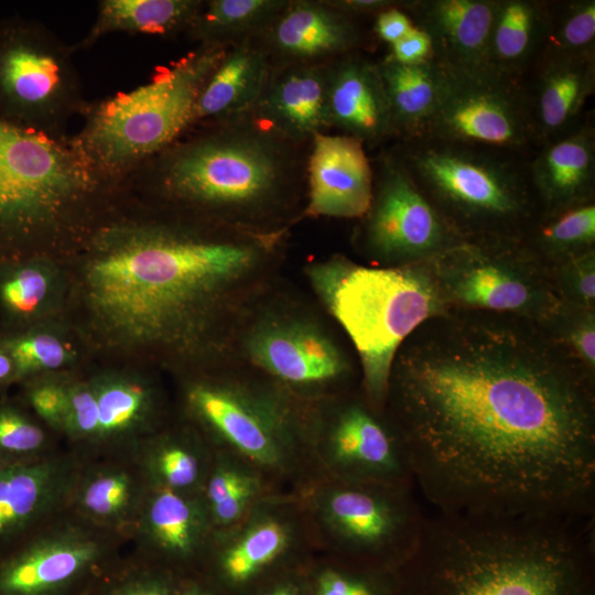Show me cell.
Returning <instances> with one entry per match:
<instances>
[{"mask_svg": "<svg viewBox=\"0 0 595 595\" xmlns=\"http://www.w3.org/2000/svg\"><path fill=\"white\" fill-rule=\"evenodd\" d=\"M145 523L155 548L172 562L183 563L197 554L204 518L182 491L161 486L150 499Z\"/></svg>", "mask_w": 595, "mask_h": 595, "instance_id": "4dcf8cb0", "label": "cell"}, {"mask_svg": "<svg viewBox=\"0 0 595 595\" xmlns=\"http://www.w3.org/2000/svg\"><path fill=\"white\" fill-rule=\"evenodd\" d=\"M60 483L58 466L48 461L0 469V537L21 528L44 510Z\"/></svg>", "mask_w": 595, "mask_h": 595, "instance_id": "1f68e13d", "label": "cell"}, {"mask_svg": "<svg viewBox=\"0 0 595 595\" xmlns=\"http://www.w3.org/2000/svg\"><path fill=\"white\" fill-rule=\"evenodd\" d=\"M326 106L329 127L359 140L366 148L397 140L377 62L361 52L326 65Z\"/></svg>", "mask_w": 595, "mask_h": 595, "instance_id": "44dd1931", "label": "cell"}, {"mask_svg": "<svg viewBox=\"0 0 595 595\" xmlns=\"http://www.w3.org/2000/svg\"><path fill=\"white\" fill-rule=\"evenodd\" d=\"M306 216L363 218L372 199L374 171L366 147L346 134L317 133L306 163Z\"/></svg>", "mask_w": 595, "mask_h": 595, "instance_id": "d6986e66", "label": "cell"}, {"mask_svg": "<svg viewBox=\"0 0 595 595\" xmlns=\"http://www.w3.org/2000/svg\"><path fill=\"white\" fill-rule=\"evenodd\" d=\"M99 410L98 434H111L131 426L143 413L147 393L134 383L115 382L96 391Z\"/></svg>", "mask_w": 595, "mask_h": 595, "instance_id": "f35d334b", "label": "cell"}, {"mask_svg": "<svg viewBox=\"0 0 595 595\" xmlns=\"http://www.w3.org/2000/svg\"><path fill=\"white\" fill-rule=\"evenodd\" d=\"M74 46L42 23L0 19V119L51 134L87 107Z\"/></svg>", "mask_w": 595, "mask_h": 595, "instance_id": "8fae6325", "label": "cell"}, {"mask_svg": "<svg viewBox=\"0 0 595 595\" xmlns=\"http://www.w3.org/2000/svg\"><path fill=\"white\" fill-rule=\"evenodd\" d=\"M235 526L237 529L215 555L208 583L218 593L241 595L288 567L298 528L289 511L280 507L256 508Z\"/></svg>", "mask_w": 595, "mask_h": 595, "instance_id": "ffe728a7", "label": "cell"}, {"mask_svg": "<svg viewBox=\"0 0 595 595\" xmlns=\"http://www.w3.org/2000/svg\"><path fill=\"white\" fill-rule=\"evenodd\" d=\"M413 26L411 19L400 7H392L375 17L374 31L379 40L391 46Z\"/></svg>", "mask_w": 595, "mask_h": 595, "instance_id": "f907efd6", "label": "cell"}, {"mask_svg": "<svg viewBox=\"0 0 595 595\" xmlns=\"http://www.w3.org/2000/svg\"><path fill=\"white\" fill-rule=\"evenodd\" d=\"M132 482L123 472H108L88 482L82 494V504L97 518L118 516L128 506Z\"/></svg>", "mask_w": 595, "mask_h": 595, "instance_id": "60d3db41", "label": "cell"}, {"mask_svg": "<svg viewBox=\"0 0 595 595\" xmlns=\"http://www.w3.org/2000/svg\"><path fill=\"white\" fill-rule=\"evenodd\" d=\"M241 595H310L307 570L284 567L261 580Z\"/></svg>", "mask_w": 595, "mask_h": 595, "instance_id": "bcb514c9", "label": "cell"}, {"mask_svg": "<svg viewBox=\"0 0 595 595\" xmlns=\"http://www.w3.org/2000/svg\"><path fill=\"white\" fill-rule=\"evenodd\" d=\"M271 73L269 55L257 37L228 46L198 97L194 126L249 113Z\"/></svg>", "mask_w": 595, "mask_h": 595, "instance_id": "484cf974", "label": "cell"}, {"mask_svg": "<svg viewBox=\"0 0 595 595\" xmlns=\"http://www.w3.org/2000/svg\"><path fill=\"white\" fill-rule=\"evenodd\" d=\"M194 412L253 466L281 469L291 458L292 422L273 400L238 385L199 383L188 392Z\"/></svg>", "mask_w": 595, "mask_h": 595, "instance_id": "5bb4252c", "label": "cell"}, {"mask_svg": "<svg viewBox=\"0 0 595 595\" xmlns=\"http://www.w3.org/2000/svg\"><path fill=\"white\" fill-rule=\"evenodd\" d=\"M9 353L15 377L61 367L67 358L65 346L44 333H17L0 339Z\"/></svg>", "mask_w": 595, "mask_h": 595, "instance_id": "74e56055", "label": "cell"}, {"mask_svg": "<svg viewBox=\"0 0 595 595\" xmlns=\"http://www.w3.org/2000/svg\"><path fill=\"white\" fill-rule=\"evenodd\" d=\"M569 344L578 363L591 374L595 367V320L588 312L571 329Z\"/></svg>", "mask_w": 595, "mask_h": 595, "instance_id": "c3c4849f", "label": "cell"}, {"mask_svg": "<svg viewBox=\"0 0 595 595\" xmlns=\"http://www.w3.org/2000/svg\"><path fill=\"white\" fill-rule=\"evenodd\" d=\"M414 488L331 478L314 499V510L336 560L399 572L418 549L426 521Z\"/></svg>", "mask_w": 595, "mask_h": 595, "instance_id": "30bf717a", "label": "cell"}, {"mask_svg": "<svg viewBox=\"0 0 595 595\" xmlns=\"http://www.w3.org/2000/svg\"><path fill=\"white\" fill-rule=\"evenodd\" d=\"M12 377H15L13 361L9 353L0 343V383L7 381Z\"/></svg>", "mask_w": 595, "mask_h": 595, "instance_id": "f5cc1de1", "label": "cell"}, {"mask_svg": "<svg viewBox=\"0 0 595 595\" xmlns=\"http://www.w3.org/2000/svg\"><path fill=\"white\" fill-rule=\"evenodd\" d=\"M259 489L258 477L251 470L236 463L218 465L206 485L212 522L223 528L238 523L253 507Z\"/></svg>", "mask_w": 595, "mask_h": 595, "instance_id": "d590c367", "label": "cell"}, {"mask_svg": "<svg viewBox=\"0 0 595 595\" xmlns=\"http://www.w3.org/2000/svg\"><path fill=\"white\" fill-rule=\"evenodd\" d=\"M44 269L36 258L0 267V310L11 326H24L45 302L50 279Z\"/></svg>", "mask_w": 595, "mask_h": 595, "instance_id": "e575fe53", "label": "cell"}, {"mask_svg": "<svg viewBox=\"0 0 595 595\" xmlns=\"http://www.w3.org/2000/svg\"><path fill=\"white\" fill-rule=\"evenodd\" d=\"M306 273L354 344L369 404L381 411L399 348L424 322L450 311L426 260L371 268L333 256Z\"/></svg>", "mask_w": 595, "mask_h": 595, "instance_id": "8992f818", "label": "cell"}, {"mask_svg": "<svg viewBox=\"0 0 595 595\" xmlns=\"http://www.w3.org/2000/svg\"><path fill=\"white\" fill-rule=\"evenodd\" d=\"M311 143H298L250 113L192 127L125 184L206 219L262 230L306 182Z\"/></svg>", "mask_w": 595, "mask_h": 595, "instance_id": "277c9868", "label": "cell"}, {"mask_svg": "<svg viewBox=\"0 0 595 595\" xmlns=\"http://www.w3.org/2000/svg\"><path fill=\"white\" fill-rule=\"evenodd\" d=\"M566 279L573 296L585 306L595 300V253L594 249L563 260Z\"/></svg>", "mask_w": 595, "mask_h": 595, "instance_id": "f6af8a7d", "label": "cell"}, {"mask_svg": "<svg viewBox=\"0 0 595 595\" xmlns=\"http://www.w3.org/2000/svg\"><path fill=\"white\" fill-rule=\"evenodd\" d=\"M528 171L541 212L594 201V112L586 111L574 129L540 145L528 160Z\"/></svg>", "mask_w": 595, "mask_h": 595, "instance_id": "cb8c5ba5", "label": "cell"}, {"mask_svg": "<svg viewBox=\"0 0 595 595\" xmlns=\"http://www.w3.org/2000/svg\"><path fill=\"white\" fill-rule=\"evenodd\" d=\"M497 0H403L401 9L428 34L433 58L445 69H486Z\"/></svg>", "mask_w": 595, "mask_h": 595, "instance_id": "603a6c76", "label": "cell"}, {"mask_svg": "<svg viewBox=\"0 0 595 595\" xmlns=\"http://www.w3.org/2000/svg\"><path fill=\"white\" fill-rule=\"evenodd\" d=\"M121 187L75 134L0 119V267L86 240Z\"/></svg>", "mask_w": 595, "mask_h": 595, "instance_id": "5b68a950", "label": "cell"}, {"mask_svg": "<svg viewBox=\"0 0 595 595\" xmlns=\"http://www.w3.org/2000/svg\"><path fill=\"white\" fill-rule=\"evenodd\" d=\"M389 149L464 238H520L541 213L527 158L430 136L400 139Z\"/></svg>", "mask_w": 595, "mask_h": 595, "instance_id": "52a82bcc", "label": "cell"}, {"mask_svg": "<svg viewBox=\"0 0 595 595\" xmlns=\"http://www.w3.org/2000/svg\"><path fill=\"white\" fill-rule=\"evenodd\" d=\"M327 64L272 68L263 93L249 113L291 141L311 143L314 136L331 128L326 106Z\"/></svg>", "mask_w": 595, "mask_h": 595, "instance_id": "d4e9b609", "label": "cell"}, {"mask_svg": "<svg viewBox=\"0 0 595 595\" xmlns=\"http://www.w3.org/2000/svg\"><path fill=\"white\" fill-rule=\"evenodd\" d=\"M280 230L199 223L99 220L87 237L96 312L118 333L185 343L272 251Z\"/></svg>", "mask_w": 595, "mask_h": 595, "instance_id": "7a4b0ae2", "label": "cell"}, {"mask_svg": "<svg viewBox=\"0 0 595 595\" xmlns=\"http://www.w3.org/2000/svg\"><path fill=\"white\" fill-rule=\"evenodd\" d=\"M35 412L46 422L65 424L68 409V391L57 385H41L30 393Z\"/></svg>", "mask_w": 595, "mask_h": 595, "instance_id": "7dc6e473", "label": "cell"}, {"mask_svg": "<svg viewBox=\"0 0 595 595\" xmlns=\"http://www.w3.org/2000/svg\"><path fill=\"white\" fill-rule=\"evenodd\" d=\"M327 2L355 18L363 15L376 17L386 9L401 7L402 4V1L399 0H327Z\"/></svg>", "mask_w": 595, "mask_h": 595, "instance_id": "816d5d0a", "label": "cell"}, {"mask_svg": "<svg viewBox=\"0 0 595 595\" xmlns=\"http://www.w3.org/2000/svg\"><path fill=\"white\" fill-rule=\"evenodd\" d=\"M520 239L541 257L563 260L594 249V201L541 212Z\"/></svg>", "mask_w": 595, "mask_h": 595, "instance_id": "d6a6232c", "label": "cell"}, {"mask_svg": "<svg viewBox=\"0 0 595 595\" xmlns=\"http://www.w3.org/2000/svg\"><path fill=\"white\" fill-rule=\"evenodd\" d=\"M272 68L322 65L360 52L367 35L358 18L327 0H289L273 22L259 35Z\"/></svg>", "mask_w": 595, "mask_h": 595, "instance_id": "2e32d148", "label": "cell"}, {"mask_svg": "<svg viewBox=\"0 0 595 595\" xmlns=\"http://www.w3.org/2000/svg\"><path fill=\"white\" fill-rule=\"evenodd\" d=\"M246 351L260 369L294 387L333 383L347 372V363L334 340L302 320L260 322L246 338Z\"/></svg>", "mask_w": 595, "mask_h": 595, "instance_id": "ac0fdd59", "label": "cell"}, {"mask_svg": "<svg viewBox=\"0 0 595 595\" xmlns=\"http://www.w3.org/2000/svg\"><path fill=\"white\" fill-rule=\"evenodd\" d=\"M388 54L403 64H416L433 57L430 37L416 26L392 44Z\"/></svg>", "mask_w": 595, "mask_h": 595, "instance_id": "681fc988", "label": "cell"}, {"mask_svg": "<svg viewBox=\"0 0 595 595\" xmlns=\"http://www.w3.org/2000/svg\"><path fill=\"white\" fill-rule=\"evenodd\" d=\"M372 199L360 238L375 258L401 266L420 262L462 241L388 148L371 160Z\"/></svg>", "mask_w": 595, "mask_h": 595, "instance_id": "4fadbf2b", "label": "cell"}, {"mask_svg": "<svg viewBox=\"0 0 595 595\" xmlns=\"http://www.w3.org/2000/svg\"><path fill=\"white\" fill-rule=\"evenodd\" d=\"M397 595H595V515H426Z\"/></svg>", "mask_w": 595, "mask_h": 595, "instance_id": "3957f363", "label": "cell"}, {"mask_svg": "<svg viewBox=\"0 0 595 595\" xmlns=\"http://www.w3.org/2000/svg\"><path fill=\"white\" fill-rule=\"evenodd\" d=\"M202 0H101L94 24L76 50L88 48L113 32L172 36L187 32Z\"/></svg>", "mask_w": 595, "mask_h": 595, "instance_id": "f1b7e54d", "label": "cell"}, {"mask_svg": "<svg viewBox=\"0 0 595 595\" xmlns=\"http://www.w3.org/2000/svg\"><path fill=\"white\" fill-rule=\"evenodd\" d=\"M310 595H397L399 572H386L335 561L307 570Z\"/></svg>", "mask_w": 595, "mask_h": 595, "instance_id": "8d00e7d4", "label": "cell"}, {"mask_svg": "<svg viewBox=\"0 0 595 595\" xmlns=\"http://www.w3.org/2000/svg\"><path fill=\"white\" fill-rule=\"evenodd\" d=\"M377 65L397 140L423 134L441 101L445 69L433 57L416 64H403L389 54L377 61Z\"/></svg>", "mask_w": 595, "mask_h": 595, "instance_id": "83f0119b", "label": "cell"}, {"mask_svg": "<svg viewBox=\"0 0 595 595\" xmlns=\"http://www.w3.org/2000/svg\"><path fill=\"white\" fill-rule=\"evenodd\" d=\"M375 408L348 402L329 418L318 452L332 479L414 486L402 441Z\"/></svg>", "mask_w": 595, "mask_h": 595, "instance_id": "9a60e30c", "label": "cell"}, {"mask_svg": "<svg viewBox=\"0 0 595 595\" xmlns=\"http://www.w3.org/2000/svg\"><path fill=\"white\" fill-rule=\"evenodd\" d=\"M228 46L198 47L128 91L88 102L75 134L95 167L123 184L193 126L198 97Z\"/></svg>", "mask_w": 595, "mask_h": 595, "instance_id": "ba28073f", "label": "cell"}, {"mask_svg": "<svg viewBox=\"0 0 595 595\" xmlns=\"http://www.w3.org/2000/svg\"><path fill=\"white\" fill-rule=\"evenodd\" d=\"M289 0L204 1L186 34L199 44L230 46L259 36Z\"/></svg>", "mask_w": 595, "mask_h": 595, "instance_id": "f546056e", "label": "cell"}, {"mask_svg": "<svg viewBox=\"0 0 595 595\" xmlns=\"http://www.w3.org/2000/svg\"><path fill=\"white\" fill-rule=\"evenodd\" d=\"M44 443V433L36 424L10 407H0V452L26 454Z\"/></svg>", "mask_w": 595, "mask_h": 595, "instance_id": "7bdbcfd3", "label": "cell"}, {"mask_svg": "<svg viewBox=\"0 0 595 595\" xmlns=\"http://www.w3.org/2000/svg\"><path fill=\"white\" fill-rule=\"evenodd\" d=\"M549 12L540 56L595 55V0H550Z\"/></svg>", "mask_w": 595, "mask_h": 595, "instance_id": "836d02e7", "label": "cell"}, {"mask_svg": "<svg viewBox=\"0 0 595 595\" xmlns=\"http://www.w3.org/2000/svg\"><path fill=\"white\" fill-rule=\"evenodd\" d=\"M154 468L162 486L183 491L197 483L202 465L191 448L171 443L156 453Z\"/></svg>", "mask_w": 595, "mask_h": 595, "instance_id": "b9f144b4", "label": "cell"}, {"mask_svg": "<svg viewBox=\"0 0 595 595\" xmlns=\"http://www.w3.org/2000/svg\"><path fill=\"white\" fill-rule=\"evenodd\" d=\"M421 136L527 159L539 148L521 84L487 69H445L441 101Z\"/></svg>", "mask_w": 595, "mask_h": 595, "instance_id": "7c38bea8", "label": "cell"}, {"mask_svg": "<svg viewBox=\"0 0 595 595\" xmlns=\"http://www.w3.org/2000/svg\"><path fill=\"white\" fill-rule=\"evenodd\" d=\"M181 575L169 569L133 570L93 583L85 595H175Z\"/></svg>", "mask_w": 595, "mask_h": 595, "instance_id": "ab89813d", "label": "cell"}, {"mask_svg": "<svg viewBox=\"0 0 595 595\" xmlns=\"http://www.w3.org/2000/svg\"><path fill=\"white\" fill-rule=\"evenodd\" d=\"M550 0H497L486 69L520 83L537 62L549 26Z\"/></svg>", "mask_w": 595, "mask_h": 595, "instance_id": "4316f807", "label": "cell"}, {"mask_svg": "<svg viewBox=\"0 0 595 595\" xmlns=\"http://www.w3.org/2000/svg\"><path fill=\"white\" fill-rule=\"evenodd\" d=\"M450 310L513 315L538 323L562 307L542 257L522 239L479 236L426 260Z\"/></svg>", "mask_w": 595, "mask_h": 595, "instance_id": "9c48e42d", "label": "cell"}, {"mask_svg": "<svg viewBox=\"0 0 595 595\" xmlns=\"http://www.w3.org/2000/svg\"><path fill=\"white\" fill-rule=\"evenodd\" d=\"M544 332L523 317L450 310L399 348L386 404L434 511L595 515L593 381Z\"/></svg>", "mask_w": 595, "mask_h": 595, "instance_id": "6da1fadb", "label": "cell"}, {"mask_svg": "<svg viewBox=\"0 0 595 595\" xmlns=\"http://www.w3.org/2000/svg\"><path fill=\"white\" fill-rule=\"evenodd\" d=\"M520 84L540 147L582 121L595 91V55L540 56Z\"/></svg>", "mask_w": 595, "mask_h": 595, "instance_id": "7402d4cb", "label": "cell"}, {"mask_svg": "<svg viewBox=\"0 0 595 595\" xmlns=\"http://www.w3.org/2000/svg\"><path fill=\"white\" fill-rule=\"evenodd\" d=\"M104 550L93 537H46L0 562V595H85L101 575Z\"/></svg>", "mask_w": 595, "mask_h": 595, "instance_id": "e0dca14e", "label": "cell"}, {"mask_svg": "<svg viewBox=\"0 0 595 595\" xmlns=\"http://www.w3.org/2000/svg\"><path fill=\"white\" fill-rule=\"evenodd\" d=\"M65 425L77 435L98 434L99 410L96 391L78 387L68 391Z\"/></svg>", "mask_w": 595, "mask_h": 595, "instance_id": "ee69618b", "label": "cell"}]
</instances>
